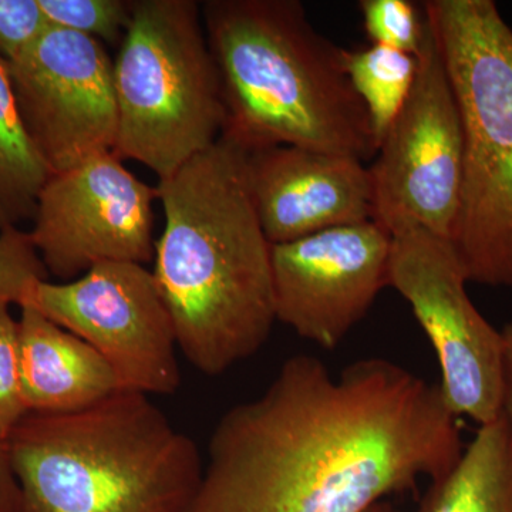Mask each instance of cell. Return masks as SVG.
Returning a JSON list of instances; mask_svg holds the SVG:
<instances>
[{
    "mask_svg": "<svg viewBox=\"0 0 512 512\" xmlns=\"http://www.w3.org/2000/svg\"><path fill=\"white\" fill-rule=\"evenodd\" d=\"M417 512H512V436L503 414L484 424Z\"/></svg>",
    "mask_w": 512,
    "mask_h": 512,
    "instance_id": "9a60e30c",
    "label": "cell"
},
{
    "mask_svg": "<svg viewBox=\"0 0 512 512\" xmlns=\"http://www.w3.org/2000/svg\"><path fill=\"white\" fill-rule=\"evenodd\" d=\"M505 345V384L503 400V416L507 421L512 436V322L501 330Z\"/></svg>",
    "mask_w": 512,
    "mask_h": 512,
    "instance_id": "cb8c5ba5",
    "label": "cell"
},
{
    "mask_svg": "<svg viewBox=\"0 0 512 512\" xmlns=\"http://www.w3.org/2000/svg\"><path fill=\"white\" fill-rule=\"evenodd\" d=\"M50 175L20 120L8 64L0 57V231L33 220Z\"/></svg>",
    "mask_w": 512,
    "mask_h": 512,
    "instance_id": "2e32d148",
    "label": "cell"
},
{
    "mask_svg": "<svg viewBox=\"0 0 512 512\" xmlns=\"http://www.w3.org/2000/svg\"><path fill=\"white\" fill-rule=\"evenodd\" d=\"M26 414L20 393L19 320L10 303L0 299V440L6 441Z\"/></svg>",
    "mask_w": 512,
    "mask_h": 512,
    "instance_id": "44dd1931",
    "label": "cell"
},
{
    "mask_svg": "<svg viewBox=\"0 0 512 512\" xmlns=\"http://www.w3.org/2000/svg\"><path fill=\"white\" fill-rule=\"evenodd\" d=\"M151 187L111 153L50 175L29 232L47 274L80 278L101 262L147 264L156 258Z\"/></svg>",
    "mask_w": 512,
    "mask_h": 512,
    "instance_id": "8fae6325",
    "label": "cell"
},
{
    "mask_svg": "<svg viewBox=\"0 0 512 512\" xmlns=\"http://www.w3.org/2000/svg\"><path fill=\"white\" fill-rule=\"evenodd\" d=\"M119 138L114 154L163 181L210 148L227 111L200 3L133 0L114 62Z\"/></svg>",
    "mask_w": 512,
    "mask_h": 512,
    "instance_id": "8992f818",
    "label": "cell"
},
{
    "mask_svg": "<svg viewBox=\"0 0 512 512\" xmlns=\"http://www.w3.org/2000/svg\"><path fill=\"white\" fill-rule=\"evenodd\" d=\"M47 274L42 259L33 247L29 232L19 227L0 231V299L10 305H23Z\"/></svg>",
    "mask_w": 512,
    "mask_h": 512,
    "instance_id": "ffe728a7",
    "label": "cell"
},
{
    "mask_svg": "<svg viewBox=\"0 0 512 512\" xmlns=\"http://www.w3.org/2000/svg\"><path fill=\"white\" fill-rule=\"evenodd\" d=\"M6 447L19 512H185L204 474L195 441L127 390L76 413H28Z\"/></svg>",
    "mask_w": 512,
    "mask_h": 512,
    "instance_id": "277c9868",
    "label": "cell"
},
{
    "mask_svg": "<svg viewBox=\"0 0 512 512\" xmlns=\"http://www.w3.org/2000/svg\"><path fill=\"white\" fill-rule=\"evenodd\" d=\"M247 157L222 133L157 185L165 225L153 274L178 349L207 376L258 353L276 322L272 245L252 202Z\"/></svg>",
    "mask_w": 512,
    "mask_h": 512,
    "instance_id": "7a4b0ae2",
    "label": "cell"
},
{
    "mask_svg": "<svg viewBox=\"0 0 512 512\" xmlns=\"http://www.w3.org/2000/svg\"><path fill=\"white\" fill-rule=\"evenodd\" d=\"M249 191L269 244L373 221L369 168L357 158L296 146L248 151Z\"/></svg>",
    "mask_w": 512,
    "mask_h": 512,
    "instance_id": "4fadbf2b",
    "label": "cell"
},
{
    "mask_svg": "<svg viewBox=\"0 0 512 512\" xmlns=\"http://www.w3.org/2000/svg\"><path fill=\"white\" fill-rule=\"evenodd\" d=\"M463 451L439 384L382 357L335 376L292 356L218 421L185 512H367L421 477H446Z\"/></svg>",
    "mask_w": 512,
    "mask_h": 512,
    "instance_id": "6da1fadb",
    "label": "cell"
},
{
    "mask_svg": "<svg viewBox=\"0 0 512 512\" xmlns=\"http://www.w3.org/2000/svg\"><path fill=\"white\" fill-rule=\"evenodd\" d=\"M26 305L96 349L120 390L170 396L180 389L173 319L146 266L101 262L73 281L46 279Z\"/></svg>",
    "mask_w": 512,
    "mask_h": 512,
    "instance_id": "9c48e42d",
    "label": "cell"
},
{
    "mask_svg": "<svg viewBox=\"0 0 512 512\" xmlns=\"http://www.w3.org/2000/svg\"><path fill=\"white\" fill-rule=\"evenodd\" d=\"M39 5L50 25L113 45L123 42L133 10L127 0H39Z\"/></svg>",
    "mask_w": 512,
    "mask_h": 512,
    "instance_id": "ac0fdd59",
    "label": "cell"
},
{
    "mask_svg": "<svg viewBox=\"0 0 512 512\" xmlns=\"http://www.w3.org/2000/svg\"><path fill=\"white\" fill-rule=\"evenodd\" d=\"M421 6L463 124V185L450 241L468 282L512 289V29L494 0Z\"/></svg>",
    "mask_w": 512,
    "mask_h": 512,
    "instance_id": "5b68a950",
    "label": "cell"
},
{
    "mask_svg": "<svg viewBox=\"0 0 512 512\" xmlns=\"http://www.w3.org/2000/svg\"><path fill=\"white\" fill-rule=\"evenodd\" d=\"M49 26L39 0H0V57L18 59Z\"/></svg>",
    "mask_w": 512,
    "mask_h": 512,
    "instance_id": "7402d4cb",
    "label": "cell"
},
{
    "mask_svg": "<svg viewBox=\"0 0 512 512\" xmlns=\"http://www.w3.org/2000/svg\"><path fill=\"white\" fill-rule=\"evenodd\" d=\"M412 93L369 167L373 221L389 234L406 227L451 239L463 185L460 110L429 25Z\"/></svg>",
    "mask_w": 512,
    "mask_h": 512,
    "instance_id": "ba28073f",
    "label": "cell"
},
{
    "mask_svg": "<svg viewBox=\"0 0 512 512\" xmlns=\"http://www.w3.org/2000/svg\"><path fill=\"white\" fill-rule=\"evenodd\" d=\"M20 490L8 454L6 441L0 440V512H19Z\"/></svg>",
    "mask_w": 512,
    "mask_h": 512,
    "instance_id": "603a6c76",
    "label": "cell"
},
{
    "mask_svg": "<svg viewBox=\"0 0 512 512\" xmlns=\"http://www.w3.org/2000/svg\"><path fill=\"white\" fill-rule=\"evenodd\" d=\"M343 59L350 83L365 106L379 148L412 93L419 59L379 45L345 49Z\"/></svg>",
    "mask_w": 512,
    "mask_h": 512,
    "instance_id": "e0dca14e",
    "label": "cell"
},
{
    "mask_svg": "<svg viewBox=\"0 0 512 512\" xmlns=\"http://www.w3.org/2000/svg\"><path fill=\"white\" fill-rule=\"evenodd\" d=\"M392 235L375 221L271 247L276 320L335 350L389 286Z\"/></svg>",
    "mask_w": 512,
    "mask_h": 512,
    "instance_id": "7c38bea8",
    "label": "cell"
},
{
    "mask_svg": "<svg viewBox=\"0 0 512 512\" xmlns=\"http://www.w3.org/2000/svg\"><path fill=\"white\" fill-rule=\"evenodd\" d=\"M467 284L450 239L417 227L393 232L389 286L409 303L436 352L448 409L484 426L503 414L504 336L478 312Z\"/></svg>",
    "mask_w": 512,
    "mask_h": 512,
    "instance_id": "52a82bcc",
    "label": "cell"
},
{
    "mask_svg": "<svg viewBox=\"0 0 512 512\" xmlns=\"http://www.w3.org/2000/svg\"><path fill=\"white\" fill-rule=\"evenodd\" d=\"M6 64L20 120L50 173L114 153V63L100 40L50 25Z\"/></svg>",
    "mask_w": 512,
    "mask_h": 512,
    "instance_id": "30bf717a",
    "label": "cell"
},
{
    "mask_svg": "<svg viewBox=\"0 0 512 512\" xmlns=\"http://www.w3.org/2000/svg\"><path fill=\"white\" fill-rule=\"evenodd\" d=\"M359 8L372 45L420 55L429 35L423 6L409 0H362Z\"/></svg>",
    "mask_w": 512,
    "mask_h": 512,
    "instance_id": "d6986e66",
    "label": "cell"
},
{
    "mask_svg": "<svg viewBox=\"0 0 512 512\" xmlns=\"http://www.w3.org/2000/svg\"><path fill=\"white\" fill-rule=\"evenodd\" d=\"M19 373L28 413L80 412L120 390L96 349L29 305L20 308Z\"/></svg>",
    "mask_w": 512,
    "mask_h": 512,
    "instance_id": "5bb4252c",
    "label": "cell"
},
{
    "mask_svg": "<svg viewBox=\"0 0 512 512\" xmlns=\"http://www.w3.org/2000/svg\"><path fill=\"white\" fill-rule=\"evenodd\" d=\"M201 15L227 111L222 133L248 151L296 146L363 163L376 157L345 49L313 28L299 0H208Z\"/></svg>",
    "mask_w": 512,
    "mask_h": 512,
    "instance_id": "3957f363",
    "label": "cell"
}]
</instances>
